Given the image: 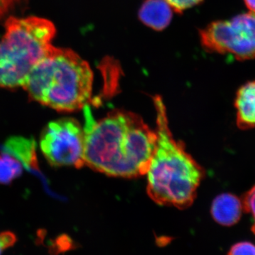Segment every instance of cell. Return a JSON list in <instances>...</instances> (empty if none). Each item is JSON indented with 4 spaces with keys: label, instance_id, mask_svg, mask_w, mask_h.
Returning <instances> with one entry per match:
<instances>
[{
    "label": "cell",
    "instance_id": "5bb4252c",
    "mask_svg": "<svg viewBox=\"0 0 255 255\" xmlns=\"http://www.w3.org/2000/svg\"><path fill=\"white\" fill-rule=\"evenodd\" d=\"M165 1L170 5L171 7L174 11L181 12L184 10L200 4L203 0H165Z\"/></svg>",
    "mask_w": 255,
    "mask_h": 255
},
{
    "label": "cell",
    "instance_id": "2e32d148",
    "mask_svg": "<svg viewBox=\"0 0 255 255\" xmlns=\"http://www.w3.org/2000/svg\"><path fill=\"white\" fill-rule=\"evenodd\" d=\"M247 7L252 12L255 13V0H244Z\"/></svg>",
    "mask_w": 255,
    "mask_h": 255
},
{
    "label": "cell",
    "instance_id": "9c48e42d",
    "mask_svg": "<svg viewBox=\"0 0 255 255\" xmlns=\"http://www.w3.org/2000/svg\"><path fill=\"white\" fill-rule=\"evenodd\" d=\"M172 8L165 0H146L139 11L142 23L153 29H164L170 23Z\"/></svg>",
    "mask_w": 255,
    "mask_h": 255
},
{
    "label": "cell",
    "instance_id": "277c9868",
    "mask_svg": "<svg viewBox=\"0 0 255 255\" xmlns=\"http://www.w3.org/2000/svg\"><path fill=\"white\" fill-rule=\"evenodd\" d=\"M56 30L45 18H9L0 40V88L23 87L32 69L46 55Z\"/></svg>",
    "mask_w": 255,
    "mask_h": 255
},
{
    "label": "cell",
    "instance_id": "9a60e30c",
    "mask_svg": "<svg viewBox=\"0 0 255 255\" xmlns=\"http://www.w3.org/2000/svg\"><path fill=\"white\" fill-rule=\"evenodd\" d=\"M16 242V237L14 233L5 231L0 233V255L8 248L14 246Z\"/></svg>",
    "mask_w": 255,
    "mask_h": 255
},
{
    "label": "cell",
    "instance_id": "52a82bcc",
    "mask_svg": "<svg viewBox=\"0 0 255 255\" xmlns=\"http://www.w3.org/2000/svg\"><path fill=\"white\" fill-rule=\"evenodd\" d=\"M243 211L241 199L230 193L216 196L211 208L213 219L223 226H231L237 223L241 219Z\"/></svg>",
    "mask_w": 255,
    "mask_h": 255
},
{
    "label": "cell",
    "instance_id": "8fae6325",
    "mask_svg": "<svg viewBox=\"0 0 255 255\" xmlns=\"http://www.w3.org/2000/svg\"><path fill=\"white\" fill-rule=\"evenodd\" d=\"M23 164L9 152L0 154V183L8 184L22 173Z\"/></svg>",
    "mask_w": 255,
    "mask_h": 255
},
{
    "label": "cell",
    "instance_id": "8992f818",
    "mask_svg": "<svg viewBox=\"0 0 255 255\" xmlns=\"http://www.w3.org/2000/svg\"><path fill=\"white\" fill-rule=\"evenodd\" d=\"M40 147L51 165L76 168L85 165V134L83 127L75 119L50 122L41 132Z\"/></svg>",
    "mask_w": 255,
    "mask_h": 255
},
{
    "label": "cell",
    "instance_id": "7c38bea8",
    "mask_svg": "<svg viewBox=\"0 0 255 255\" xmlns=\"http://www.w3.org/2000/svg\"><path fill=\"white\" fill-rule=\"evenodd\" d=\"M243 211L252 214L253 219V225L252 231L255 235V185L252 187L243 196Z\"/></svg>",
    "mask_w": 255,
    "mask_h": 255
},
{
    "label": "cell",
    "instance_id": "4fadbf2b",
    "mask_svg": "<svg viewBox=\"0 0 255 255\" xmlns=\"http://www.w3.org/2000/svg\"><path fill=\"white\" fill-rule=\"evenodd\" d=\"M228 255H255V246L248 242L237 243L231 248Z\"/></svg>",
    "mask_w": 255,
    "mask_h": 255
},
{
    "label": "cell",
    "instance_id": "7a4b0ae2",
    "mask_svg": "<svg viewBox=\"0 0 255 255\" xmlns=\"http://www.w3.org/2000/svg\"><path fill=\"white\" fill-rule=\"evenodd\" d=\"M153 102L157 140L145 174L147 194L159 205L185 209L196 199L205 172L182 142L174 138L163 101L157 96Z\"/></svg>",
    "mask_w": 255,
    "mask_h": 255
},
{
    "label": "cell",
    "instance_id": "3957f363",
    "mask_svg": "<svg viewBox=\"0 0 255 255\" xmlns=\"http://www.w3.org/2000/svg\"><path fill=\"white\" fill-rule=\"evenodd\" d=\"M94 74L69 48L52 46L32 69L23 89L31 100L59 112L82 110L92 98Z\"/></svg>",
    "mask_w": 255,
    "mask_h": 255
},
{
    "label": "cell",
    "instance_id": "6da1fadb",
    "mask_svg": "<svg viewBox=\"0 0 255 255\" xmlns=\"http://www.w3.org/2000/svg\"><path fill=\"white\" fill-rule=\"evenodd\" d=\"M82 110L85 165L112 177L145 175L155 150V130L128 111L114 110L96 120L89 105Z\"/></svg>",
    "mask_w": 255,
    "mask_h": 255
},
{
    "label": "cell",
    "instance_id": "30bf717a",
    "mask_svg": "<svg viewBox=\"0 0 255 255\" xmlns=\"http://www.w3.org/2000/svg\"><path fill=\"white\" fill-rule=\"evenodd\" d=\"M3 150L14 156L27 168L36 164L35 142L33 140L21 137H11L4 144Z\"/></svg>",
    "mask_w": 255,
    "mask_h": 255
},
{
    "label": "cell",
    "instance_id": "ba28073f",
    "mask_svg": "<svg viewBox=\"0 0 255 255\" xmlns=\"http://www.w3.org/2000/svg\"><path fill=\"white\" fill-rule=\"evenodd\" d=\"M235 107L238 128L242 130L255 128V80L247 82L238 90Z\"/></svg>",
    "mask_w": 255,
    "mask_h": 255
},
{
    "label": "cell",
    "instance_id": "5b68a950",
    "mask_svg": "<svg viewBox=\"0 0 255 255\" xmlns=\"http://www.w3.org/2000/svg\"><path fill=\"white\" fill-rule=\"evenodd\" d=\"M201 44L209 52L230 53L239 60L255 58V13L210 23L200 31Z\"/></svg>",
    "mask_w": 255,
    "mask_h": 255
}]
</instances>
